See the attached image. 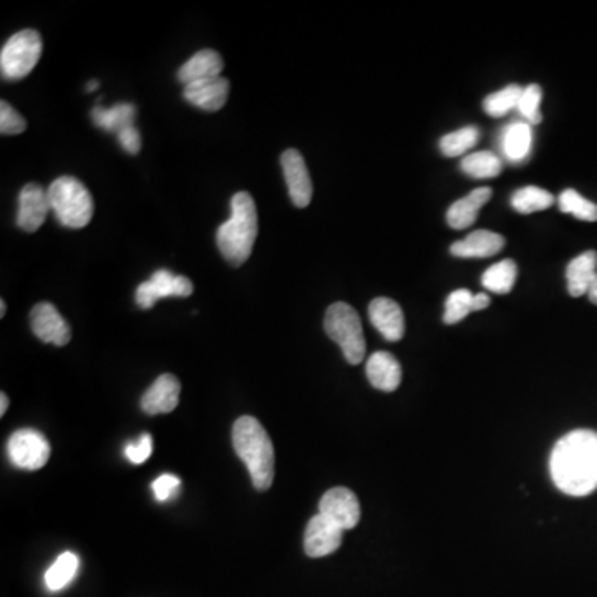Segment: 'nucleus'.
Returning <instances> with one entry per match:
<instances>
[{
    "label": "nucleus",
    "mask_w": 597,
    "mask_h": 597,
    "mask_svg": "<svg viewBox=\"0 0 597 597\" xmlns=\"http://www.w3.org/2000/svg\"><path fill=\"white\" fill-rule=\"evenodd\" d=\"M5 316V301H0V317Z\"/></svg>",
    "instance_id": "a19ab883"
},
{
    "label": "nucleus",
    "mask_w": 597,
    "mask_h": 597,
    "mask_svg": "<svg viewBox=\"0 0 597 597\" xmlns=\"http://www.w3.org/2000/svg\"><path fill=\"white\" fill-rule=\"evenodd\" d=\"M50 208L65 228H85L93 218V198L73 176H60L49 186Z\"/></svg>",
    "instance_id": "20e7f679"
},
{
    "label": "nucleus",
    "mask_w": 597,
    "mask_h": 597,
    "mask_svg": "<svg viewBox=\"0 0 597 597\" xmlns=\"http://www.w3.org/2000/svg\"><path fill=\"white\" fill-rule=\"evenodd\" d=\"M49 190L29 183L20 191L17 226L25 233H35L45 223L50 211Z\"/></svg>",
    "instance_id": "ddd939ff"
},
{
    "label": "nucleus",
    "mask_w": 597,
    "mask_h": 597,
    "mask_svg": "<svg viewBox=\"0 0 597 597\" xmlns=\"http://www.w3.org/2000/svg\"><path fill=\"white\" fill-rule=\"evenodd\" d=\"M505 248V238L493 231L478 229L468 234L462 241L452 244L450 253L460 259H486L501 253Z\"/></svg>",
    "instance_id": "f3484780"
},
{
    "label": "nucleus",
    "mask_w": 597,
    "mask_h": 597,
    "mask_svg": "<svg viewBox=\"0 0 597 597\" xmlns=\"http://www.w3.org/2000/svg\"><path fill=\"white\" fill-rule=\"evenodd\" d=\"M258 209L253 196L239 191L231 199V216L216 233L218 248L231 266H243L253 253L258 238Z\"/></svg>",
    "instance_id": "f03ea898"
},
{
    "label": "nucleus",
    "mask_w": 597,
    "mask_h": 597,
    "mask_svg": "<svg viewBox=\"0 0 597 597\" xmlns=\"http://www.w3.org/2000/svg\"><path fill=\"white\" fill-rule=\"evenodd\" d=\"M521 93H523V88L520 85H508V87L503 88L500 92L491 93L488 97L485 98V102H483V108H485V112L493 118H500L505 117L508 113L513 112L518 108V103H520Z\"/></svg>",
    "instance_id": "cd10ccee"
},
{
    "label": "nucleus",
    "mask_w": 597,
    "mask_h": 597,
    "mask_svg": "<svg viewBox=\"0 0 597 597\" xmlns=\"http://www.w3.org/2000/svg\"><path fill=\"white\" fill-rule=\"evenodd\" d=\"M32 331L45 344L64 347L72 339V331L57 307L50 302H40L30 312Z\"/></svg>",
    "instance_id": "9d476101"
},
{
    "label": "nucleus",
    "mask_w": 597,
    "mask_h": 597,
    "mask_svg": "<svg viewBox=\"0 0 597 597\" xmlns=\"http://www.w3.org/2000/svg\"><path fill=\"white\" fill-rule=\"evenodd\" d=\"M344 530L334 525L326 516L317 513L307 523L304 534V551L309 558H324L342 546Z\"/></svg>",
    "instance_id": "9b49d317"
},
{
    "label": "nucleus",
    "mask_w": 597,
    "mask_h": 597,
    "mask_svg": "<svg viewBox=\"0 0 597 597\" xmlns=\"http://www.w3.org/2000/svg\"><path fill=\"white\" fill-rule=\"evenodd\" d=\"M365 374L374 389L380 392H395L402 382V367L394 355L385 350H379L370 355L365 365Z\"/></svg>",
    "instance_id": "a211bd4d"
},
{
    "label": "nucleus",
    "mask_w": 597,
    "mask_h": 597,
    "mask_svg": "<svg viewBox=\"0 0 597 597\" xmlns=\"http://www.w3.org/2000/svg\"><path fill=\"white\" fill-rule=\"evenodd\" d=\"M369 317L372 326L389 342H398L405 334L402 307L389 297H377L370 302Z\"/></svg>",
    "instance_id": "dca6fc26"
},
{
    "label": "nucleus",
    "mask_w": 597,
    "mask_h": 597,
    "mask_svg": "<svg viewBox=\"0 0 597 597\" xmlns=\"http://www.w3.org/2000/svg\"><path fill=\"white\" fill-rule=\"evenodd\" d=\"M42 37L37 30H20L12 35L0 52V70L5 80H20L29 75L42 57Z\"/></svg>",
    "instance_id": "423d86ee"
},
{
    "label": "nucleus",
    "mask_w": 597,
    "mask_h": 597,
    "mask_svg": "<svg viewBox=\"0 0 597 597\" xmlns=\"http://www.w3.org/2000/svg\"><path fill=\"white\" fill-rule=\"evenodd\" d=\"M473 312V294L468 289H458L447 297L443 322L447 326H455Z\"/></svg>",
    "instance_id": "7c9ffc66"
},
{
    "label": "nucleus",
    "mask_w": 597,
    "mask_h": 597,
    "mask_svg": "<svg viewBox=\"0 0 597 597\" xmlns=\"http://www.w3.org/2000/svg\"><path fill=\"white\" fill-rule=\"evenodd\" d=\"M282 173L286 178L289 196L296 208H306L312 199V180L306 161L297 150H286L281 156Z\"/></svg>",
    "instance_id": "f8f14e48"
},
{
    "label": "nucleus",
    "mask_w": 597,
    "mask_h": 597,
    "mask_svg": "<svg viewBox=\"0 0 597 597\" xmlns=\"http://www.w3.org/2000/svg\"><path fill=\"white\" fill-rule=\"evenodd\" d=\"M78 566H80V559L77 554L70 553V551L60 554L59 558L55 559V563L50 566L49 571L45 573L47 588L52 593L67 588L68 584L72 583L73 578L77 576Z\"/></svg>",
    "instance_id": "a878e982"
},
{
    "label": "nucleus",
    "mask_w": 597,
    "mask_h": 597,
    "mask_svg": "<svg viewBox=\"0 0 597 597\" xmlns=\"http://www.w3.org/2000/svg\"><path fill=\"white\" fill-rule=\"evenodd\" d=\"M186 102L201 108L204 112H219L229 97V80L224 77L208 78L191 83L183 90Z\"/></svg>",
    "instance_id": "4468645a"
},
{
    "label": "nucleus",
    "mask_w": 597,
    "mask_h": 597,
    "mask_svg": "<svg viewBox=\"0 0 597 597\" xmlns=\"http://www.w3.org/2000/svg\"><path fill=\"white\" fill-rule=\"evenodd\" d=\"M180 486L181 480L178 476L165 473V475H161L160 478L153 481L151 488H153L156 500L163 503V501L173 500L180 493Z\"/></svg>",
    "instance_id": "72a5a7b5"
},
{
    "label": "nucleus",
    "mask_w": 597,
    "mask_h": 597,
    "mask_svg": "<svg viewBox=\"0 0 597 597\" xmlns=\"http://www.w3.org/2000/svg\"><path fill=\"white\" fill-rule=\"evenodd\" d=\"M554 485L566 495L588 496L597 490V433L574 430L554 445L549 458Z\"/></svg>",
    "instance_id": "f257e3e1"
},
{
    "label": "nucleus",
    "mask_w": 597,
    "mask_h": 597,
    "mask_svg": "<svg viewBox=\"0 0 597 597\" xmlns=\"http://www.w3.org/2000/svg\"><path fill=\"white\" fill-rule=\"evenodd\" d=\"M233 445L248 466L254 488L269 490L274 481V447L266 428L254 417H241L233 427Z\"/></svg>",
    "instance_id": "7ed1b4c3"
},
{
    "label": "nucleus",
    "mask_w": 597,
    "mask_h": 597,
    "mask_svg": "<svg viewBox=\"0 0 597 597\" xmlns=\"http://www.w3.org/2000/svg\"><path fill=\"white\" fill-rule=\"evenodd\" d=\"M7 408H9V398L7 395L2 394L0 395V415L4 417L5 412H7Z\"/></svg>",
    "instance_id": "4c0bfd02"
},
{
    "label": "nucleus",
    "mask_w": 597,
    "mask_h": 597,
    "mask_svg": "<svg viewBox=\"0 0 597 597\" xmlns=\"http://www.w3.org/2000/svg\"><path fill=\"white\" fill-rule=\"evenodd\" d=\"M151 453H153V438L150 433H143L138 440L128 443L125 448V455L135 465L145 463L151 457Z\"/></svg>",
    "instance_id": "f704fd0d"
},
{
    "label": "nucleus",
    "mask_w": 597,
    "mask_h": 597,
    "mask_svg": "<svg viewBox=\"0 0 597 597\" xmlns=\"http://www.w3.org/2000/svg\"><path fill=\"white\" fill-rule=\"evenodd\" d=\"M490 296H488V294H483V292H480V294H475V296H473V312L475 311H483V309H486V307L490 306Z\"/></svg>",
    "instance_id": "e433bc0d"
},
{
    "label": "nucleus",
    "mask_w": 597,
    "mask_h": 597,
    "mask_svg": "<svg viewBox=\"0 0 597 597\" xmlns=\"http://www.w3.org/2000/svg\"><path fill=\"white\" fill-rule=\"evenodd\" d=\"M493 196L491 188H478L465 196V198L458 199L450 206L447 213V223L450 228L468 229L475 224L476 218L480 209L490 201Z\"/></svg>",
    "instance_id": "aec40b11"
},
{
    "label": "nucleus",
    "mask_w": 597,
    "mask_h": 597,
    "mask_svg": "<svg viewBox=\"0 0 597 597\" xmlns=\"http://www.w3.org/2000/svg\"><path fill=\"white\" fill-rule=\"evenodd\" d=\"M135 117L136 108L132 103H118L112 108L95 107L92 110L93 123L105 132L115 135L125 128L132 127Z\"/></svg>",
    "instance_id": "5701e85b"
},
{
    "label": "nucleus",
    "mask_w": 597,
    "mask_h": 597,
    "mask_svg": "<svg viewBox=\"0 0 597 597\" xmlns=\"http://www.w3.org/2000/svg\"><path fill=\"white\" fill-rule=\"evenodd\" d=\"M324 329L342 349V354L350 365H359L365 359L367 344L362 331V321L354 307L345 302L332 304L326 312Z\"/></svg>",
    "instance_id": "39448f33"
},
{
    "label": "nucleus",
    "mask_w": 597,
    "mask_h": 597,
    "mask_svg": "<svg viewBox=\"0 0 597 597\" xmlns=\"http://www.w3.org/2000/svg\"><path fill=\"white\" fill-rule=\"evenodd\" d=\"M27 122L17 110L10 107L9 103L0 102V133L2 135H20L25 132Z\"/></svg>",
    "instance_id": "473e14b6"
},
{
    "label": "nucleus",
    "mask_w": 597,
    "mask_h": 597,
    "mask_svg": "<svg viewBox=\"0 0 597 597\" xmlns=\"http://www.w3.org/2000/svg\"><path fill=\"white\" fill-rule=\"evenodd\" d=\"M180 392V380L175 375H160L141 397V408L148 415L173 412L180 403Z\"/></svg>",
    "instance_id": "2eb2a0df"
},
{
    "label": "nucleus",
    "mask_w": 597,
    "mask_h": 597,
    "mask_svg": "<svg viewBox=\"0 0 597 597\" xmlns=\"http://www.w3.org/2000/svg\"><path fill=\"white\" fill-rule=\"evenodd\" d=\"M541 100H543V90L539 85L533 83L528 87L523 88L521 93L520 103H518V112L521 117L526 118V123L531 127H536L543 122V115H541Z\"/></svg>",
    "instance_id": "2f4dec72"
},
{
    "label": "nucleus",
    "mask_w": 597,
    "mask_h": 597,
    "mask_svg": "<svg viewBox=\"0 0 597 597\" xmlns=\"http://www.w3.org/2000/svg\"><path fill=\"white\" fill-rule=\"evenodd\" d=\"M98 87V82H90L87 85V90L88 92H93V90H95V88Z\"/></svg>",
    "instance_id": "ea45409f"
},
{
    "label": "nucleus",
    "mask_w": 597,
    "mask_h": 597,
    "mask_svg": "<svg viewBox=\"0 0 597 597\" xmlns=\"http://www.w3.org/2000/svg\"><path fill=\"white\" fill-rule=\"evenodd\" d=\"M516 276H518V266L513 259H503L500 263L486 269L481 277V284L488 291L495 294H508L515 287Z\"/></svg>",
    "instance_id": "393cba45"
},
{
    "label": "nucleus",
    "mask_w": 597,
    "mask_h": 597,
    "mask_svg": "<svg viewBox=\"0 0 597 597\" xmlns=\"http://www.w3.org/2000/svg\"><path fill=\"white\" fill-rule=\"evenodd\" d=\"M10 462L22 470L35 471L44 468L50 458V443L34 428H22L12 433L7 443Z\"/></svg>",
    "instance_id": "0eeeda50"
},
{
    "label": "nucleus",
    "mask_w": 597,
    "mask_h": 597,
    "mask_svg": "<svg viewBox=\"0 0 597 597\" xmlns=\"http://www.w3.org/2000/svg\"><path fill=\"white\" fill-rule=\"evenodd\" d=\"M460 170L475 180H490V178L501 175L503 163L491 151H476V153H470L463 158Z\"/></svg>",
    "instance_id": "b1692460"
},
{
    "label": "nucleus",
    "mask_w": 597,
    "mask_h": 597,
    "mask_svg": "<svg viewBox=\"0 0 597 597\" xmlns=\"http://www.w3.org/2000/svg\"><path fill=\"white\" fill-rule=\"evenodd\" d=\"M554 198L549 191L538 186H525L511 196V206L521 214L538 213L551 208Z\"/></svg>",
    "instance_id": "bb28decb"
},
{
    "label": "nucleus",
    "mask_w": 597,
    "mask_h": 597,
    "mask_svg": "<svg viewBox=\"0 0 597 597\" xmlns=\"http://www.w3.org/2000/svg\"><path fill=\"white\" fill-rule=\"evenodd\" d=\"M480 140V130L476 127L460 128L457 132L448 133L440 140V151L443 156L455 158L465 155Z\"/></svg>",
    "instance_id": "c85d7f7f"
},
{
    "label": "nucleus",
    "mask_w": 597,
    "mask_h": 597,
    "mask_svg": "<svg viewBox=\"0 0 597 597\" xmlns=\"http://www.w3.org/2000/svg\"><path fill=\"white\" fill-rule=\"evenodd\" d=\"M597 279V253L586 251L579 254L566 267L568 292L573 297L588 296Z\"/></svg>",
    "instance_id": "412c9836"
},
{
    "label": "nucleus",
    "mask_w": 597,
    "mask_h": 597,
    "mask_svg": "<svg viewBox=\"0 0 597 597\" xmlns=\"http://www.w3.org/2000/svg\"><path fill=\"white\" fill-rule=\"evenodd\" d=\"M118 143L122 145L123 150L130 153V155H136L141 150V135L136 130L135 125L132 127L125 128L122 132L117 135Z\"/></svg>",
    "instance_id": "c9c22d12"
},
{
    "label": "nucleus",
    "mask_w": 597,
    "mask_h": 597,
    "mask_svg": "<svg viewBox=\"0 0 597 597\" xmlns=\"http://www.w3.org/2000/svg\"><path fill=\"white\" fill-rule=\"evenodd\" d=\"M195 292L193 282L185 276H176L168 269H158L136 289V304L141 309H151L165 297H190Z\"/></svg>",
    "instance_id": "6e6552de"
},
{
    "label": "nucleus",
    "mask_w": 597,
    "mask_h": 597,
    "mask_svg": "<svg viewBox=\"0 0 597 597\" xmlns=\"http://www.w3.org/2000/svg\"><path fill=\"white\" fill-rule=\"evenodd\" d=\"M559 209L566 214H573L579 221L596 223L597 204L584 196L579 195L576 190H564L559 196Z\"/></svg>",
    "instance_id": "c756f323"
},
{
    "label": "nucleus",
    "mask_w": 597,
    "mask_h": 597,
    "mask_svg": "<svg viewBox=\"0 0 597 597\" xmlns=\"http://www.w3.org/2000/svg\"><path fill=\"white\" fill-rule=\"evenodd\" d=\"M223 68V57L216 50H199L198 54L193 55L190 60H186L185 65L180 67V70H178V80L185 87H188L191 83L208 80V78L221 77Z\"/></svg>",
    "instance_id": "6ab92c4d"
},
{
    "label": "nucleus",
    "mask_w": 597,
    "mask_h": 597,
    "mask_svg": "<svg viewBox=\"0 0 597 597\" xmlns=\"http://www.w3.org/2000/svg\"><path fill=\"white\" fill-rule=\"evenodd\" d=\"M588 297L589 301L593 302L594 306H597V279L596 282H594L593 287H591Z\"/></svg>",
    "instance_id": "58836bf2"
},
{
    "label": "nucleus",
    "mask_w": 597,
    "mask_h": 597,
    "mask_svg": "<svg viewBox=\"0 0 597 597\" xmlns=\"http://www.w3.org/2000/svg\"><path fill=\"white\" fill-rule=\"evenodd\" d=\"M319 513L331 520L340 530H354L360 521L359 498L344 486H335L322 496Z\"/></svg>",
    "instance_id": "1a4fd4ad"
},
{
    "label": "nucleus",
    "mask_w": 597,
    "mask_h": 597,
    "mask_svg": "<svg viewBox=\"0 0 597 597\" xmlns=\"http://www.w3.org/2000/svg\"><path fill=\"white\" fill-rule=\"evenodd\" d=\"M533 146L531 125L523 122L511 123L501 133V151L506 160L520 165L530 156Z\"/></svg>",
    "instance_id": "4be33fe9"
}]
</instances>
